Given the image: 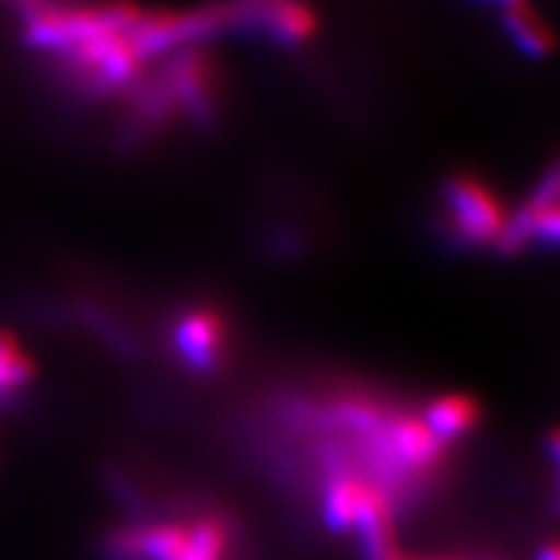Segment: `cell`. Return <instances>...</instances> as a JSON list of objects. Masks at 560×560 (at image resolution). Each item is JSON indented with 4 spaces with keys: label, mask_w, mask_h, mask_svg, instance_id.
Returning <instances> with one entry per match:
<instances>
[{
    "label": "cell",
    "mask_w": 560,
    "mask_h": 560,
    "mask_svg": "<svg viewBox=\"0 0 560 560\" xmlns=\"http://www.w3.org/2000/svg\"><path fill=\"white\" fill-rule=\"evenodd\" d=\"M479 418L477 401L465 395H448L436 399L434 405L425 413V428L440 440L442 444L446 440H455V436L465 434L467 430L475 428Z\"/></svg>",
    "instance_id": "7"
},
{
    "label": "cell",
    "mask_w": 560,
    "mask_h": 560,
    "mask_svg": "<svg viewBox=\"0 0 560 560\" xmlns=\"http://www.w3.org/2000/svg\"><path fill=\"white\" fill-rule=\"evenodd\" d=\"M444 560H458V558H444Z\"/></svg>",
    "instance_id": "10"
},
{
    "label": "cell",
    "mask_w": 560,
    "mask_h": 560,
    "mask_svg": "<svg viewBox=\"0 0 560 560\" xmlns=\"http://www.w3.org/2000/svg\"><path fill=\"white\" fill-rule=\"evenodd\" d=\"M446 199L455 230L460 232L463 238L469 243H488L500 238L506 224L504 208L493 197V191L479 180L469 178V175L451 178Z\"/></svg>",
    "instance_id": "2"
},
{
    "label": "cell",
    "mask_w": 560,
    "mask_h": 560,
    "mask_svg": "<svg viewBox=\"0 0 560 560\" xmlns=\"http://www.w3.org/2000/svg\"><path fill=\"white\" fill-rule=\"evenodd\" d=\"M257 5L259 22H265L267 31L278 40L300 43L311 38L315 31V16L300 0H261Z\"/></svg>",
    "instance_id": "6"
},
{
    "label": "cell",
    "mask_w": 560,
    "mask_h": 560,
    "mask_svg": "<svg viewBox=\"0 0 560 560\" xmlns=\"http://www.w3.org/2000/svg\"><path fill=\"white\" fill-rule=\"evenodd\" d=\"M175 348L189 370H215L224 353V320L208 308L187 313L175 327Z\"/></svg>",
    "instance_id": "3"
},
{
    "label": "cell",
    "mask_w": 560,
    "mask_h": 560,
    "mask_svg": "<svg viewBox=\"0 0 560 560\" xmlns=\"http://www.w3.org/2000/svg\"><path fill=\"white\" fill-rule=\"evenodd\" d=\"M117 560H226L230 530L218 518L195 523H148L110 537Z\"/></svg>",
    "instance_id": "1"
},
{
    "label": "cell",
    "mask_w": 560,
    "mask_h": 560,
    "mask_svg": "<svg viewBox=\"0 0 560 560\" xmlns=\"http://www.w3.org/2000/svg\"><path fill=\"white\" fill-rule=\"evenodd\" d=\"M506 28H510L512 38H516V43L533 57L547 55L553 45V38L545 22L523 3H514L506 10Z\"/></svg>",
    "instance_id": "8"
},
{
    "label": "cell",
    "mask_w": 560,
    "mask_h": 560,
    "mask_svg": "<svg viewBox=\"0 0 560 560\" xmlns=\"http://www.w3.org/2000/svg\"><path fill=\"white\" fill-rule=\"evenodd\" d=\"M171 96H178L187 108L206 117L213 105V70L201 57H185L171 66Z\"/></svg>",
    "instance_id": "4"
},
{
    "label": "cell",
    "mask_w": 560,
    "mask_h": 560,
    "mask_svg": "<svg viewBox=\"0 0 560 560\" xmlns=\"http://www.w3.org/2000/svg\"><path fill=\"white\" fill-rule=\"evenodd\" d=\"M35 362L12 331L0 329V411L14 407L35 378Z\"/></svg>",
    "instance_id": "5"
},
{
    "label": "cell",
    "mask_w": 560,
    "mask_h": 560,
    "mask_svg": "<svg viewBox=\"0 0 560 560\" xmlns=\"http://www.w3.org/2000/svg\"><path fill=\"white\" fill-rule=\"evenodd\" d=\"M506 3H512V5H514V3H518V0H506Z\"/></svg>",
    "instance_id": "9"
}]
</instances>
